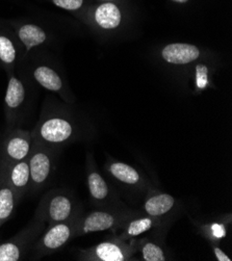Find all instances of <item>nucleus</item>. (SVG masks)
I'll use <instances>...</instances> for the list:
<instances>
[{"mask_svg":"<svg viewBox=\"0 0 232 261\" xmlns=\"http://www.w3.org/2000/svg\"><path fill=\"white\" fill-rule=\"evenodd\" d=\"M81 213L80 203L72 193L55 189L43 196L34 217L51 226L67 221Z\"/></svg>","mask_w":232,"mask_h":261,"instance_id":"1","label":"nucleus"},{"mask_svg":"<svg viewBox=\"0 0 232 261\" xmlns=\"http://www.w3.org/2000/svg\"><path fill=\"white\" fill-rule=\"evenodd\" d=\"M139 214H141V211L131 210L125 205L119 207L96 208L86 215H81L76 225V238L106 230L115 232L127 220Z\"/></svg>","mask_w":232,"mask_h":261,"instance_id":"2","label":"nucleus"},{"mask_svg":"<svg viewBox=\"0 0 232 261\" xmlns=\"http://www.w3.org/2000/svg\"><path fill=\"white\" fill-rule=\"evenodd\" d=\"M33 142L63 148L80 138L76 125L68 118L60 115L42 117L31 132Z\"/></svg>","mask_w":232,"mask_h":261,"instance_id":"3","label":"nucleus"},{"mask_svg":"<svg viewBox=\"0 0 232 261\" xmlns=\"http://www.w3.org/2000/svg\"><path fill=\"white\" fill-rule=\"evenodd\" d=\"M62 148L33 142V148L29 156L31 173L30 191L32 195L45 189L53 178L56 162Z\"/></svg>","mask_w":232,"mask_h":261,"instance_id":"4","label":"nucleus"},{"mask_svg":"<svg viewBox=\"0 0 232 261\" xmlns=\"http://www.w3.org/2000/svg\"><path fill=\"white\" fill-rule=\"evenodd\" d=\"M73 218L48 226L46 230L38 238L33 246V259H40L60 251L71 240L76 238V225L81 215Z\"/></svg>","mask_w":232,"mask_h":261,"instance_id":"5","label":"nucleus"},{"mask_svg":"<svg viewBox=\"0 0 232 261\" xmlns=\"http://www.w3.org/2000/svg\"><path fill=\"white\" fill-rule=\"evenodd\" d=\"M77 260L82 261H130L138 253L137 239L121 241L112 237L88 249H80Z\"/></svg>","mask_w":232,"mask_h":261,"instance_id":"6","label":"nucleus"},{"mask_svg":"<svg viewBox=\"0 0 232 261\" xmlns=\"http://www.w3.org/2000/svg\"><path fill=\"white\" fill-rule=\"evenodd\" d=\"M45 225L44 222L34 217L16 236L0 243V261H20L27 258L35 242L46 229Z\"/></svg>","mask_w":232,"mask_h":261,"instance_id":"7","label":"nucleus"},{"mask_svg":"<svg viewBox=\"0 0 232 261\" xmlns=\"http://www.w3.org/2000/svg\"><path fill=\"white\" fill-rule=\"evenodd\" d=\"M86 168L87 184L91 203L96 208L123 206L124 204L120 201L115 191L98 171L94 156L91 152L87 154Z\"/></svg>","mask_w":232,"mask_h":261,"instance_id":"8","label":"nucleus"},{"mask_svg":"<svg viewBox=\"0 0 232 261\" xmlns=\"http://www.w3.org/2000/svg\"><path fill=\"white\" fill-rule=\"evenodd\" d=\"M33 148L31 132L11 127L0 142V163L12 164L28 159Z\"/></svg>","mask_w":232,"mask_h":261,"instance_id":"9","label":"nucleus"},{"mask_svg":"<svg viewBox=\"0 0 232 261\" xmlns=\"http://www.w3.org/2000/svg\"><path fill=\"white\" fill-rule=\"evenodd\" d=\"M105 169L111 177L120 184L138 190L151 189L147 178L138 169L125 163L108 158Z\"/></svg>","mask_w":232,"mask_h":261,"instance_id":"10","label":"nucleus"},{"mask_svg":"<svg viewBox=\"0 0 232 261\" xmlns=\"http://www.w3.org/2000/svg\"><path fill=\"white\" fill-rule=\"evenodd\" d=\"M27 88L19 77L11 74L5 97V108L8 126L14 127L19 120V112L27 101Z\"/></svg>","mask_w":232,"mask_h":261,"instance_id":"11","label":"nucleus"},{"mask_svg":"<svg viewBox=\"0 0 232 261\" xmlns=\"http://www.w3.org/2000/svg\"><path fill=\"white\" fill-rule=\"evenodd\" d=\"M163 226V219L152 218L144 214H139L127 220L121 227H119L114 233L116 239L121 241H131L139 238L144 233H147L151 230L159 229Z\"/></svg>","mask_w":232,"mask_h":261,"instance_id":"12","label":"nucleus"},{"mask_svg":"<svg viewBox=\"0 0 232 261\" xmlns=\"http://www.w3.org/2000/svg\"><path fill=\"white\" fill-rule=\"evenodd\" d=\"M6 171L7 178L10 186L14 190L19 203L30 191V182H31V173L29 158L22 160L20 162L12 164H2Z\"/></svg>","mask_w":232,"mask_h":261,"instance_id":"13","label":"nucleus"},{"mask_svg":"<svg viewBox=\"0 0 232 261\" xmlns=\"http://www.w3.org/2000/svg\"><path fill=\"white\" fill-rule=\"evenodd\" d=\"M176 205L177 201L173 196L151 188L145 198L141 213L152 218L164 219L175 210Z\"/></svg>","mask_w":232,"mask_h":261,"instance_id":"14","label":"nucleus"},{"mask_svg":"<svg viewBox=\"0 0 232 261\" xmlns=\"http://www.w3.org/2000/svg\"><path fill=\"white\" fill-rule=\"evenodd\" d=\"M19 201L10 186L6 171L0 165V228L10 219H12Z\"/></svg>","mask_w":232,"mask_h":261,"instance_id":"15","label":"nucleus"},{"mask_svg":"<svg viewBox=\"0 0 232 261\" xmlns=\"http://www.w3.org/2000/svg\"><path fill=\"white\" fill-rule=\"evenodd\" d=\"M162 57L173 65H187L200 57V50L192 44L173 43L163 49Z\"/></svg>","mask_w":232,"mask_h":261,"instance_id":"16","label":"nucleus"},{"mask_svg":"<svg viewBox=\"0 0 232 261\" xmlns=\"http://www.w3.org/2000/svg\"><path fill=\"white\" fill-rule=\"evenodd\" d=\"M15 31L19 43L22 44L27 54L33 49L46 44L48 41L47 33L37 24L24 23L16 25Z\"/></svg>","mask_w":232,"mask_h":261,"instance_id":"17","label":"nucleus"},{"mask_svg":"<svg viewBox=\"0 0 232 261\" xmlns=\"http://www.w3.org/2000/svg\"><path fill=\"white\" fill-rule=\"evenodd\" d=\"M34 80L44 89L58 93L60 95H64L63 91L65 88V84L63 78L58 71H56L53 67L47 65H39L36 66L33 70Z\"/></svg>","mask_w":232,"mask_h":261,"instance_id":"18","label":"nucleus"},{"mask_svg":"<svg viewBox=\"0 0 232 261\" xmlns=\"http://www.w3.org/2000/svg\"><path fill=\"white\" fill-rule=\"evenodd\" d=\"M19 58L18 43H16L10 34L0 32V64L6 69L12 71Z\"/></svg>","mask_w":232,"mask_h":261,"instance_id":"19","label":"nucleus"},{"mask_svg":"<svg viewBox=\"0 0 232 261\" xmlns=\"http://www.w3.org/2000/svg\"><path fill=\"white\" fill-rule=\"evenodd\" d=\"M138 252L141 253L144 261H167L170 260L165 248L156 241L145 239H137Z\"/></svg>","mask_w":232,"mask_h":261,"instance_id":"20","label":"nucleus"},{"mask_svg":"<svg viewBox=\"0 0 232 261\" xmlns=\"http://www.w3.org/2000/svg\"><path fill=\"white\" fill-rule=\"evenodd\" d=\"M95 19L100 28L105 30H114L121 23V12L113 4H105L98 8L95 13Z\"/></svg>","mask_w":232,"mask_h":261,"instance_id":"21","label":"nucleus"},{"mask_svg":"<svg viewBox=\"0 0 232 261\" xmlns=\"http://www.w3.org/2000/svg\"><path fill=\"white\" fill-rule=\"evenodd\" d=\"M57 7L68 10V11H75L79 10L82 6L84 0H51Z\"/></svg>","mask_w":232,"mask_h":261,"instance_id":"22","label":"nucleus"},{"mask_svg":"<svg viewBox=\"0 0 232 261\" xmlns=\"http://www.w3.org/2000/svg\"><path fill=\"white\" fill-rule=\"evenodd\" d=\"M213 251L218 261H231L230 257L226 253H224V251L220 247L213 245Z\"/></svg>","mask_w":232,"mask_h":261,"instance_id":"23","label":"nucleus"},{"mask_svg":"<svg viewBox=\"0 0 232 261\" xmlns=\"http://www.w3.org/2000/svg\"><path fill=\"white\" fill-rule=\"evenodd\" d=\"M173 2H176V3H179V4H185V3L188 2V0H173Z\"/></svg>","mask_w":232,"mask_h":261,"instance_id":"24","label":"nucleus"}]
</instances>
